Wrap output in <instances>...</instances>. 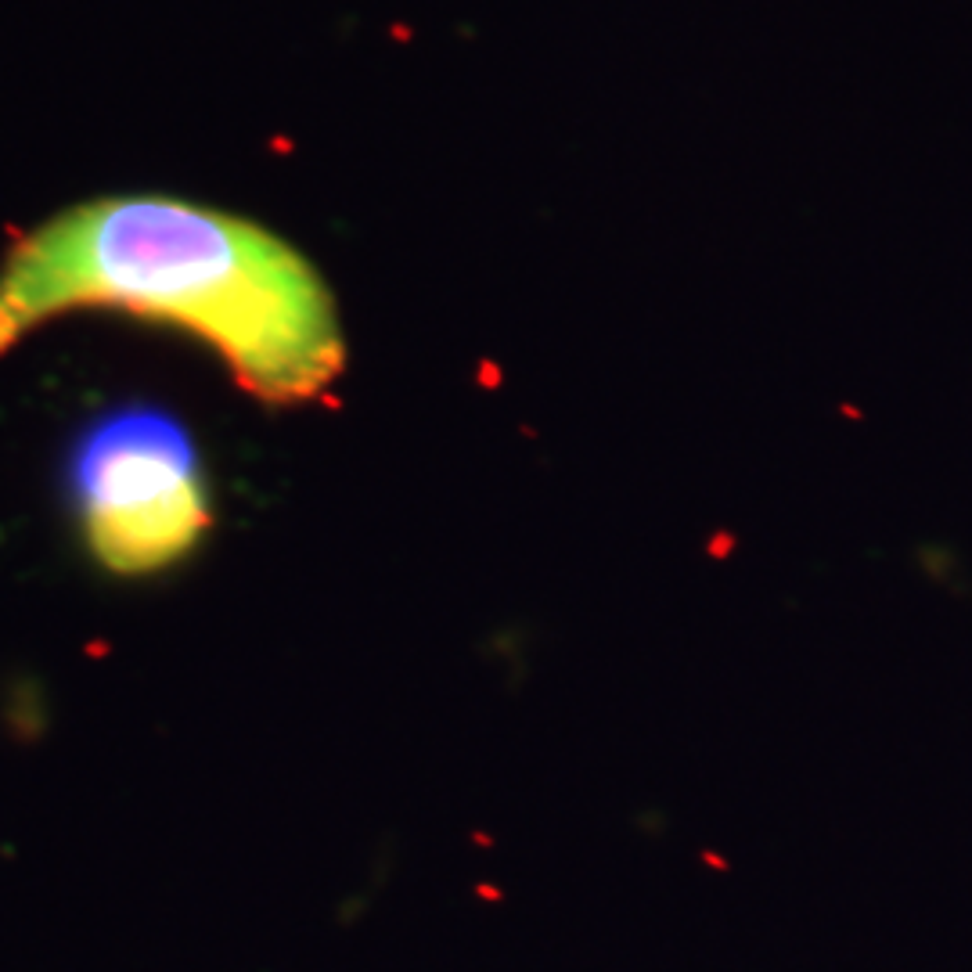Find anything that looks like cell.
<instances>
[{"instance_id":"6da1fadb","label":"cell","mask_w":972,"mask_h":972,"mask_svg":"<svg viewBox=\"0 0 972 972\" xmlns=\"http://www.w3.org/2000/svg\"><path fill=\"white\" fill-rule=\"evenodd\" d=\"M123 310L184 328L267 404L317 400L346 368L335 299L267 227L166 195L83 202L0 267V353L51 317Z\"/></svg>"},{"instance_id":"7a4b0ae2","label":"cell","mask_w":972,"mask_h":972,"mask_svg":"<svg viewBox=\"0 0 972 972\" xmlns=\"http://www.w3.org/2000/svg\"><path fill=\"white\" fill-rule=\"evenodd\" d=\"M69 479L90 551L119 576L173 566L209 526L195 443L152 407H126L90 425Z\"/></svg>"}]
</instances>
